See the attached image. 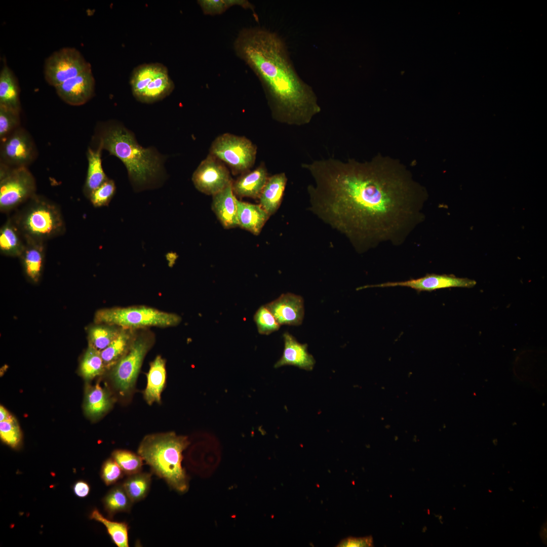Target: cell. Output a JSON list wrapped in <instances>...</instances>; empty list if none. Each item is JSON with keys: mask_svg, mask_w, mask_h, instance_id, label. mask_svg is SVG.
I'll return each instance as SVG.
<instances>
[{"mask_svg": "<svg viewBox=\"0 0 547 547\" xmlns=\"http://www.w3.org/2000/svg\"><path fill=\"white\" fill-rule=\"evenodd\" d=\"M313 183L310 209L362 251L393 239L418 214L425 193L399 161L377 155L370 161L329 158L301 164Z\"/></svg>", "mask_w": 547, "mask_h": 547, "instance_id": "1", "label": "cell"}, {"mask_svg": "<svg viewBox=\"0 0 547 547\" xmlns=\"http://www.w3.org/2000/svg\"><path fill=\"white\" fill-rule=\"evenodd\" d=\"M233 48L260 81L275 121L302 126L321 112L316 94L298 75L278 34L261 27L244 28L237 34Z\"/></svg>", "mask_w": 547, "mask_h": 547, "instance_id": "2", "label": "cell"}, {"mask_svg": "<svg viewBox=\"0 0 547 547\" xmlns=\"http://www.w3.org/2000/svg\"><path fill=\"white\" fill-rule=\"evenodd\" d=\"M104 124L98 133V146L124 163L136 190L155 186L164 174V157L152 148L140 146L122 125L113 122Z\"/></svg>", "mask_w": 547, "mask_h": 547, "instance_id": "3", "label": "cell"}, {"mask_svg": "<svg viewBox=\"0 0 547 547\" xmlns=\"http://www.w3.org/2000/svg\"><path fill=\"white\" fill-rule=\"evenodd\" d=\"M189 442L187 437L174 432L148 435L141 441L138 454L151 472L169 487L180 493L188 489V478L182 466V452Z\"/></svg>", "mask_w": 547, "mask_h": 547, "instance_id": "4", "label": "cell"}, {"mask_svg": "<svg viewBox=\"0 0 547 547\" xmlns=\"http://www.w3.org/2000/svg\"><path fill=\"white\" fill-rule=\"evenodd\" d=\"M25 241L45 242L64 233L65 224L59 206L35 194L12 217Z\"/></svg>", "mask_w": 547, "mask_h": 547, "instance_id": "5", "label": "cell"}, {"mask_svg": "<svg viewBox=\"0 0 547 547\" xmlns=\"http://www.w3.org/2000/svg\"><path fill=\"white\" fill-rule=\"evenodd\" d=\"M94 320L96 323L138 330L149 327H174L178 325L182 319L174 313L146 306H135L99 309L95 314Z\"/></svg>", "mask_w": 547, "mask_h": 547, "instance_id": "6", "label": "cell"}, {"mask_svg": "<svg viewBox=\"0 0 547 547\" xmlns=\"http://www.w3.org/2000/svg\"><path fill=\"white\" fill-rule=\"evenodd\" d=\"M130 83L133 96L142 103H152L169 95L174 84L167 68L159 63H145L135 67Z\"/></svg>", "mask_w": 547, "mask_h": 547, "instance_id": "7", "label": "cell"}, {"mask_svg": "<svg viewBox=\"0 0 547 547\" xmlns=\"http://www.w3.org/2000/svg\"><path fill=\"white\" fill-rule=\"evenodd\" d=\"M34 177L28 167H12L0 163V210L7 213L36 194Z\"/></svg>", "mask_w": 547, "mask_h": 547, "instance_id": "8", "label": "cell"}, {"mask_svg": "<svg viewBox=\"0 0 547 547\" xmlns=\"http://www.w3.org/2000/svg\"><path fill=\"white\" fill-rule=\"evenodd\" d=\"M140 330L128 351L111 368V378L123 396L133 388L144 357L154 341L151 333Z\"/></svg>", "mask_w": 547, "mask_h": 547, "instance_id": "9", "label": "cell"}, {"mask_svg": "<svg viewBox=\"0 0 547 547\" xmlns=\"http://www.w3.org/2000/svg\"><path fill=\"white\" fill-rule=\"evenodd\" d=\"M256 153V145L246 137L224 133L213 141L209 154L227 164L232 173L237 174L249 171Z\"/></svg>", "mask_w": 547, "mask_h": 547, "instance_id": "10", "label": "cell"}, {"mask_svg": "<svg viewBox=\"0 0 547 547\" xmlns=\"http://www.w3.org/2000/svg\"><path fill=\"white\" fill-rule=\"evenodd\" d=\"M91 69V64L78 50L64 47L54 52L46 59L44 74L47 83L55 88Z\"/></svg>", "mask_w": 547, "mask_h": 547, "instance_id": "11", "label": "cell"}, {"mask_svg": "<svg viewBox=\"0 0 547 547\" xmlns=\"http://www.w3.org/2000/svg\"><path fill=\"white\" fill-rule=\"evenodd\" d=\"M0 163L12 167H28L37 157L34 141L29 133L19 127L1 140Z\"/></svg>", "mask_w": 547, "mask_h": 547, "instance_id": "12", "label": "cell"}, {"mask_svg": "<svg viewBox=\"0 0 547 547\" xmlns=\"http://www.w3.org/2000/svg\"><path fill=\"white\" fill-rule=\"evenodd\" d=\"M192 181L199 191L212 196L232 182L229 171L222 162L210 154L193 172Z\"/></svg>", "mask_w": 547, "mask_h": 547, "instance_id": "13", "label": "cell"}, {"mask_svg": "<svg viewBox=\"0 0 547 547\" xmlns=\"http://www.w3.org/2000/svg\"><path fill=\"white\" fill-rule=\"evenodd\" d=\"M476 284V282L475 280L468 278H458L453 275L427 274L416 279L366 285L359 287L357 290L373 287L402 286L410 287L418 292H421L422 291H432L451 287L472 288Z\"/></svg>", "mask_w": 547, "mask_h": 547, "instance_id": "14", "label": "cell"}, {"mask_svg": "<svg viewBox=\"0 0 547 547\" xmlns=\"http://www.w3.org/2000/svg\"><path fill=\"white\" fill-rule=\"evenodd\" d=\"M95 81L92 69L70 79L55 88L59 97L71 106H81L94 96Z\"/></svg>", "mask_w": 547, "mask_h": 547, "instance_id": "15", "label": "cell"}, {"mask_svg": "<svg viewBox=\"0 0 547 547\" xmlns=\"http://www.w3.org/2000/svg\"><path fill=\"white\" fill-rule=\"evenodd\" d=\"M265 306L280 325L298 326L302 323L304 302L300 295L291 293L282 294Z\"/></svg>", "mask_w": 547, "mask_h": 547, "instance_id": "16", "label": "cell"}, {"mask_svg": "<svg viewBox=\"0 0 547 547\" xmlns=\"http://www.w3.org/2000/svg\"><path fill=\"white\" fill-rule=\"evenodd\" d=\"M284 348L281 358L274 365L276 368L290 365L307 371L313 369L316 363L314 357L307 351V344L298 342L286 332L283 334Z\"/></svg>", "mask_w": 547, "mask_h": 547, "instance_id": "17", "label": "cell"}, {"mask_svg": "<svg viewBox=\"0 0 547 547\" xmlns=\"http://www.w3.org/2000/svg\"><path fill=\"white\" fill-rule=\"evenodd\" d=\"M212 197V209L222 226L226 229L238 226L237 198L233 191L232 182Z\"/></svg>", "mask_w": 547, "mask_h": 547, "instance_id": "18", "label": "cell"}, {"mask_svg": "<svg viewBox=\"0 0 547 547\" xmlns=\"http://www.w3.org/2000/svg\"><path fill=\"white\" fill-rule=\"evenodd\" d=\"M268 178L267 169L262 164L255 170L242 174L232 182L233 193L240 198L258 199Z\"/></svg>", "mask_w": 547, "mask_h": 547, "instance_id": "19", "label": "cell"}, {"mask_svg": "<svg viewBox=\"0 0 547 547\" xmlns=\"http://www.w3.org/2000/svg\"><path fill=\"white\" fill-rule=\"evenodd\" d=\"M238 226L258 235L270 217L260 205L236 200Z\"/></svg>", "mask_w": 547, "mask_h": 547, "instance_id": "20", "label": "cell"}, {"mask_svg": "<svg viewBox=\"0 0 547 547\" xmlns=\"http://www.w3.org/2000/svg\"><path fill=\"white\" fill-rule=\"evenodd\" d=\"M287 182L285 173L269 177L259 197L260 205L269 216L276 212L282 201Z\"/></svg>", "mask_w": 547, "mask_h": 547, "instance_id": "21", "label": "cell"}, {"mask_svg": "<svg viewBox=\"0 0 547 547\" xmlns=\"http://www.w3.org/2000/svg\"><path fill=\"white\" fill-rule=\"evenodd\" d=\"M24 249L19 257L26 277L31 282L37 283L43 271L45 255V243L25 241Z\"/></svg>", "mask_w": 547, "mask_h": 547, "instance_id": "22", "label": "cell"}, {"mask_svg": "<svg viewBox=\"0 0 547 547\" xmlns=\"http://www.w3.org/2000/svg\"><path fill=\"white\" fill-rule=\"evenodd\" d=\"M165 363V359L158 356L150 364L146 374L147 385L143 393L145 400L150 405L154 402H161L166 378Z\"/></svg>", "mask_w": 547, "mask_h": 547, "instance_id": "23", "label": "cell"}, {"mask_svg": "<svg viewBox=\"0 0 547 547\" xmlns=\"http://www.w3.org/2000/svg\"><path fill=\"white\" fill-rule=\"evenodd\" d=\"M138 330L123 328L118 336L100 351L106 370L111 369L127 353Z\"/></svg>", "mask_w": 547, "mask_h": 547, "instance_id": "24", "label": "cell"}, {"mask_svg": "<svg viewBox=\"0 0 547 547\" xmlns=\"http://www.w3.org/2000/svg\"><path fill=\"white\" fill-rule=\"evenodd\" d=\"M0 105L21 112L18 81L7 64L3 65L0 72Z\"/></svg>", "mask_w": 547, "mask_h": 547, "instance_id": "25", "label": "cell"}, {"mask_svg": "<svg viewBox=\"0 0 547 547\" xmlns=\"http://www.w3.org/2000/svg\"><path fill=\"white\" fill-rule=\"evenodd\" d=\"M25 241L12 218H9L0 229V252L11 257H20Z\"/></svg>", "mask_w": 547, "mask_h": 547, "instance_id": "26", "label": "cell"}, {"mask_svg": "<svg viewBox=\"0 0 547 547\" xmlns=\"http://www.w3.org/2000/svg\"><path fill=\"white\" fill-rule=\"evenodd\" d=\"M102 148L98 146L95 149L89 148L87 152L88 169L83 193L88 199L95 190L108 179L102 166Z\"/></svg>", "mask_w": 547, "mask_h": 547, "instance_id": "27", "label": "cell"}, {"mask_svg": "<svg viewBox=\"0 0 547 547\" xmlns=\"http://www.w3.org/2000/svg\"><path fill=\"white\" fill-rule=\"evenodd\" d=\"M113 401L108 390L99 383L89 386L86 391L85 410L92 418H96L107 412L111 407Z\"/></svg>", "mask_w": 547, "mask_h": 547, "instance_id": "28", "label": "cell"}, {"mask_svg": "<svg viewBox=\"0 0 547 547\" xmlns=\"http://www.w3.org/2000/svg\"><path fill=\"white\" fill-rule=\"evenodd\" d=\"M103 502L105 510L110 518L119 513L130 512L133 503L122 483L116 484L108 491L104 496Z\"/></svg>", "mask_w": 547, "mask_h": 547, "instance_id": "29", "label": "cell"}, {"mask_svg": "<svg viewBox=\"0 0 547 547\" xmlns=\"http://www.w3.org/2000/svg\"><path fill=\"white\" fill-rule=\"evenodd\" d=\"M96 324L88 330L89 344L101 351L118 336L123 328L115 325Z\"/></svg>", "mask_w": 547, "mask_h": 547, "instance_id": "30", "label": "cell"}, {"mask_svg": "<svg viewBox=\"0 0 547 547\" xmlns=\"http://www.w3.org/2000/svg\"><path fill=\"white\" fill-rule=\"evenodd\" d=\"M90 518L102 523L106 528L112 541L118 547H128L129 526L125 522H115L105 518L97 509L93 510Z\"/></svg>", "mask_w": 547, "mask_h": 547, "instance_id": "31", "label": "cell"}, {"mask_svg": "<svg viewBox=\"0 0 547 547\" xmlns=\"http://www.w3.org/2000/svg\"><path fill=\"white\" fill-rule=\"evenodd\" d=\"M151 483V474L140 472L128 476L122 484L134 503L142 500L147 495Z\"/></svg>", "mask_w": 547, "mask_h": 547, "instance_id": "32", "label": "cell"}, {"mask_svg": "<svg viewBox=\"0 0 547 547\" xmlns=\"http://www.w3.org/2000/svg\"><path fill=\"white\" fill-rule=\"evenodd\" d=\"M105 370L100 351L89 344L80 366L83 377L86 380H90L102 374Z\"/></svg>", "mask_w": 547, "mask_h": 547, "instance_id": "33", "label": "cell"}, {"mask_svg": "<svg viewBox=\"0 0 547 547\" xmlns=\"http://www.w3.org/2000/svg\"><path fill=\"white\" fill-rule=\"evenodd\" d=\"M197 2L203 14L206 15H220L235 6L250 9L253 12L254 11V5L246 0H199Z\"/></svg>", "mask_w": 547, "mask_h": 547, "instance_id": "34", "label": "cell"}, {"mask_svg": "<svg viewBox=\"0 0 547 547\" xmlns=\"http://www.w3.org/2000/svg\"><path fill=\"white\" fill-rule=\"evenodd\" d=\"M112 457L127 476L141 472L143 460L138 454L119 449L113 452Z\"/></svg>", "mask_w": 547, "mask_h": 547, "instance_id": "35", "label": "cell"}, {"mask_svg": "<svg viewBox=\"0 0 547 547\" xmlns=\"http://www.w3.org/2000/svg\"><path fill=\"white\" fill-rule=\"evenodd\" d=\"M258 333L262 335H269L278 330L281 325L273 315L264 305L261 306L254 316Z\"/></svg>", "mask_w": 547, "mask_h": 547, "instance_id": "36", "label": "cell"}, {"mask_svg": "<svg viewBox=\"0 0 547 547\" xmlns=\"http://www.w3.org/2000/svg\"><path fill=\"white\" fill-rule=\"evenodd\" d=\"M20 112L0 105V139L5 138L20 127Z\"/></svg>", "mask_w": 547, "mask_h": 547, "instance_id": "37", "label": "cell"}, {"mask_svg": "<svg viewBox=\"0 0 547 547\" xmlns=\"http://www.w3.org/2000/svg\"><path fill=\"white\" fill-rule=\"evenodd\" d=\"M116 190L114 181L108 179L90 196V200L93 206L96 208L108 206Z\"/></svg>", "mask_w": 547, "mask_h": 547, "instance_id": "38", "label": "cell"}, {"mask_svg": "<svg viewBox=\"0 0 547 547\" xmlns=\"http://www.w3.org/2000/svg\"><path fill=\"white\" fill-rule=\"evenodd\" d=\"M0 436L4 442L13 448L19 445L21 440V433L14 417L0 421Z\"/></svg>", "mask_w": 547, "mask_h": 547, "instance_id": "39", "label": "cell"}, {"mask_svg": "<svg viewBox=\"0 0 547 547\" xmlns=\"http://www.w3.org/2000/svg\"><path fill=\"white\" fill-rule=\"evenodd\" d=\"M101 477L106 485L116 483L125 474L122 468L112 458L106 460L101 469Z\"/></svg>", "mask_w": 547, "mask_h": 547, "instance_id": "40", "label": "cell"}, {"mask_svg": "<svg viewBox=\"0 0 547 547\" xmlns=\"http://www.w3.org/2000/svg\"><path fill=\"white\" fill-rule=\"evenodd\" d=\"M373 545V538L371 536L365 537H348L341 540L337 546L340 547H359L372 546Z\"/></svg>", "mask_w": 547, "mask_h": 547, "instance_id": "41", "label": "cell"}, {"mask_svg": "<svg viewBox=\"0 0 547 547\" xmlns=\"http://www.w3.org/2000/svg\"><path fill=\"white\" fill-rule=\"evenodd\" d=\"M90 487L88 483L84 481H79L75 483L73 491L75 494L80 497H85L90 493Z\"/></svg>", "mask_w": 547, "mask_h": 547, "instance_id": "42", "label": "cell"}, {"mask_svg": "<svg viewBox=\"0 0 547 547\" xmlns=\"http://www.w3.org/2000/svg\"><path fill=\"white\" fill-rule=\"evenodd\" d=\"M12 417L9 412L2 406L0 407V421H4Z\"/></svg>", "mask_w": 547, "mask_h": 547, "instance_id": "43", "label": "cell"}]
</instances>
